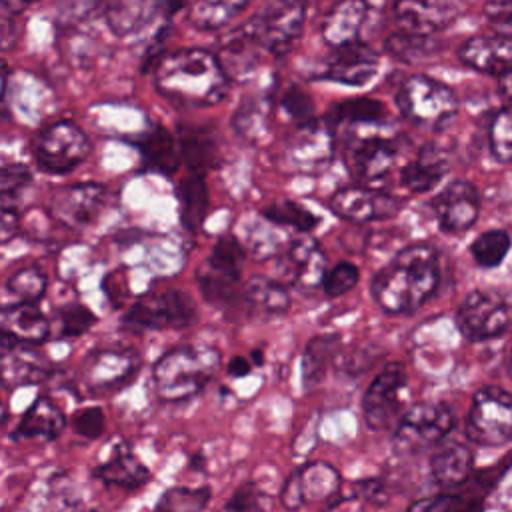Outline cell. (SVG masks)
<instances>
[{"instance_id": "obj_1", "label": "cell", "mask_w": 512, "mask_h": 512, "mask_svg": "<svg viewBox=\"0 0 512 512\" xmlns=\"http://www.w3.org/2000/svg\"><path fill=\"white\" fill-rule=\"evenodd\" d=\"M152 86L160 98L174 106L206 108L226 98L230 78L216 52L184 46L160 56L152 68Z\"/></svg>"}, {"instance_id": "obj_2", "label": "cell", "mask_w": 512, "mask_h": 512, "mask_svg": "<svg viewBox=\"0 0 512 512\" xmlns=\"http://www.w3.org/2000/svg\"><path fill=\"white\" fill-rule=\"evenodd\" d=\"M440 284V258L430 244L398 250L372 278L370 294L388 316H404L426 304Z\"/></svg>"}, {"instance_id": "obj_3", "label": "cell", "mask_w": 512, "mask_h": 512, "mask_svg": "<svg viewBox=\"0 0 512 512\" xmlns=\"http://www.w3.org/2000/svg\"><path fill=\"white\" fill-rule=\"evenodd\" d=\"M222 366L214 346L184 344L164 352L152 366V386L162 402H184L200 394Z\"/></svg>"}, {"instance_id": "obj_4", "label": "cell", "mask_w": 512, "mask_h": 512, "mask_svg": "<svg viewBox=\"0 0 512 512\" xmlns=\"http://www.w3.org/2000/svg\"><path fill=\"white\" fill-rule=\"evenodd\" d=\"M336 156V130L324 120L314 118L298 124L284 138L274 164L288 176H318Z\"/></svg>"}, {"instance_id": "obj_5", "label": "cell", "mask_w": 512, "mask_h": 512, "mask_svg": "<svg viewBox=\"0 0 512 512\" xmlns=\"http://www.w3.org/2000/svg\"><path fill=\"white\" fill-rule=\"evenodd\" d=\"M242 240L234 234H222L210 248L204 262L196 268V284L206 302L214 306H232L242 302V264L246 258Z\"/></svg>"}, {"instance_id": "obj_6", "label": "cell", "mask_w": 512, "mask_h": 512, "mask_svg": "<svg viewBox=\"0 0 512 512\" xmlns=\"http://www.w3.org/2000/svg\"><path fill=\"white\" fill-rule=\"evenodd\" d=\"M198 308L192 296L180 288H152L140 294L122 314V328L130 332L182 330L196 322Z\"/></svg>"}, {"instance_id": "obj_7", "label": "cell", "mask_w": 512, "mask_h": 512, "mask_svg": "<svg viewBox=\"0 0 512 512\" xmlns=\"http://www.w3.org/2000/svg\"><path fill=\"white\" fill-rule=\"evenodd\" d=\"M394 102L402 118L420 128H440L458 114L456 92L426 74H412L402 80Z\"/></svg>"}, {"instance_id": "obj_8", "label": "cell", "mask_w": 512, "mask_h": 512, "mask_svg": "<svg viewBox=\"0 0 512 512\" xmlns=\"http://www.w3.org/2000/svg\"><path fill=\"white\" fill-rule=\"evenodd\" d=\"M92 144L86 132L74 120H56L42 126L30 140L34 164L48 174H68L76 170L90 154Z\"/></svg>"}, {"instance_id": "obj_9", "label": "cell", "mask_w": 512, "mask_h": 512, "mask_svg": "<svg viewBox=\"0 0 512 512\" xmlns=\"http://www.w3.org/2000/svg\"><path fill=\"white\" fill-rule=\"evenodd\" d=\"M402 154V136L384 134L380 128L370 132L346 134L342 142V162L350 176L368 186L386 178Z\"/></svg>"}, {"instance_id": "obj_10", "label": "cell", "mask_w": 512, "mask_h": 512, "mask_svg": "<svg viewBox=\"0 0 512 512\" xmlns=\"http://www.w3.org/2000/svg\"><path fill=\"white\" fill-rule=\"evenodd\" d=\"M454 412L444 402H418L396 420L392 450L396 456H416L442 444L454 428Z\"/></svg>"}, {"instance_id": "obj_11", "label": "cell", "mask_w": 512, "mask_h": 512, "mask_svg": "<svg viewBox=\"0 0 512 512\" xmlns=\"http://www.w3.org/2000/svg\"><path fill=\"white\" fill-rule=\"evenodd\" d=\"M306 22V4L302 2H266L242 28L260 48L272 56L286 54L300 38Z\"/></svg>"}, {"instance_id": "obj_12", "label": "cell", "mask_w": 512, "mask_h": 512, "mask_svg": "<svg viewBox=\"0 0 512 512\" xmlns=\"http://www.w3.org/2000/svg\"><path fill=\"white\" fill-rule=\"evenodd\" d=\"M342 496V474L326 460H310L290 472L280 488V504L296 512L308 504L338 506Z\"/></svg>"}, {"instance_id": "obj_13", "label": "cell", "mask_w": 512, "mask_h": 512, "mask_svg": "<svg viewBox=\"0 0 512 512\" xmlns=\"http://www.w3.org/2000/svg\"><path fill=\"white\" fill-rule=\"evenodd\" d=\"M466 438L480 446H502L512 440V394L498 388H480L466 416Z\"/></svg>"}, {"instance_id": "obj_14", "label": "cell", "mask_w": 512, "mask_h": 512, "mask_svg": "<svg viewBox=\"0 0 512 512\" xmlns=\"http://www.w3.org/2000/svg\"><path fill=\"white\" fill-rule=\"evenodd\" d=\"M144 360L130 346H102L90 350L80 364L82 384L96 394L118 392L134 382Z\"/></svg>"}, {"instance_id": "obj_15", "label": "cell", "mask_w": 512, "mask_h": 512, "mask_svg": "<svg viewBox=\"0 0 512 512\" xmlns=\"http://www.w3.org/2000/svg\"><path fill=\"white\" fill-rule=\"evenodd\" d=\"M402 206L404 200L400 196L364 184L342 186L328 198V208L332 214L354 224L390 220L402 212Z\"/></svg>"}, {"instance_id": "obj_16", "label": "cell", "mask_w": 512, "mask_h": 512, "mask_svg": "<svg viewBox=\"0 0 512 512\" xmlns=\"http://www.w3.org/2000/svg\"><path fill=\"white\" fill-rule=\"evenodd\" d=\"M510 324V306L496 290H472L456 310V326L470 342L500 336Z\"/></svg>"}, {"instance_id": "obj_17", "label": "cell", "mask_w": 512, "mask_h": 512, "mask_svg": "<svg viewBox=\"0 0 512 512\" xmlns=\"http://www.w3.org/2000/svg\"><path fill=\"white\" fill-rule=\"evenodd\" d=\"M108 190L98 182H72L54 188L46 212L66 228H82L96 220L106 206Z\"/></svg>"}, {"instance_id": "obj_18", "label": "cell", "mask_w": 512, "mask_h": 512, "mask_svg": "<svg viewBox=\"0 0 512 512\" xmlns=\"http://www.w3.org/2000/svg\"><path fill=\"white\" fill-rule=\"evenodd\" d=\"M408 382L400 362H388L368 384L362 396V418L366 428L378 432L388 428L400 412V392Z\"/></svg>"}, {"instance_id": "obj_19", "label": "cell", "mask_w": 512, "mask_h": 512, "mask_svg": "<svg viewBox=\"0 0 512 512\" xmlns=\"http://www.w3.org/2000/svg\"><path fill=\"white\" fill-rule=\"evenodd\" d=\"M380 68V56L366 42L358 40L332 48L324 58L314 80H328L344 86H364L368 84Z\"/></svg>"}, {"instance_id": "obj_20", "label": "cell", "mask_w": 512, "mask_h": 512, "mask_svg": "<svg viewBox=\"0 0 512 512\" xmlns=\"http://www.w3.org/2000/svg\"><path fill=\"white\" fill-rule=\"evenodd\" d=\"M278 280L288 288L310 290L322 284L326 274V256L322 248L308 236L290 238L284 252L278 256Z\"/></svg>"}, {"instance_id": "obj_21", "label": "cell", "mask_w": 512, "mask_h": 512, "mask_svg": "<svg viewBox=\"0 0 512 512\" xmlns=\"http://www.w3.org/2000/svg\"><path fill=\"white\" fill-rule=\"evenodd\" d=\"M430 210L442 232L460 234L472 228L480 214V194L474 184L454 180L430 200Z\"/></svg>"}, {"instance_id": "obj_22", "label": "cell", "mask_w": 512, "mask_h": 512, "mask_svg": "<svg viewBox=\"0 0 512 512\" xmlns=\"http://www.w3.org/2000/svg\"><path fill=\"white\" fill-rule=\"evenodd\" d=\"M176 138L188 174L206 176L224 162L222 142L214 128L204 124H178Z\"/></svg>"}, {"instance_id": "obj_23", "label": "cell", "mask_w": 512, "mask_h": 512, "mask_svg": "<svg viewBox=\"0 0 512 512\" xmlns=\"http://www.w3.org/2000/svg\"><path fill=\"white\" fill-rule=\"evenodd\" d=\"M132 146L140 154L142 170L170 178L182 164V154L176 134H172L160 122H150L138 136L132 138Z\"/></svg>"}, {"instance_id": "obj_24", "label": "cell", "mask_w": 512, "mask_h": 512, "mask_svg": "<svg viewBox=\"0 0 512 512\" xmlns=\"http://www.w3.org/2000/svg\"><path fill=\"white\" fill-rule=\"evenodd\" d=\"M184 4L170 2H150V0H116L108 2L102 8L106 26L116 36H132L148 28L158 18H168Z\"/></svg>"}, {"instance_id": "obj_25", "label": "cell", "mask_w": 512, "mask_h": 512, "mask_svg": "<svg viewBox=\"0 0 512 512\" xmlns=\"http://www.w3.org/2000/svg\"><path fill=\"white\" fill-rule=\"evenodd\" d=\"M462 12L456 2H396L394 22L400 32L416 36H434L436 32L450 26Z\"/></svg>"}, {"instance_id": "obj_26", "label": "cell", "mask_w": 512, "mask_h": 512, "mask_svg": "<svg viewBox=\"0 0 512 512\" xmlns=\"http://www.w3.org/2000/svg\"><path fill=\"white\" fill-rule=\"evenodd\" d=\"M458 58L478 72L502 78L512 70V36H472L458 46Z\"/></svg>"}, {"instance_id": "obj_27", "label": "cell", "mask_w": 512, "mask_h": 512, "mask_svg": "<svg viewBox=\"0 0 512 512\" xmlns=\"http://www.w3.org/2000/svg\"><path fill=\"white\" fill-rule=\"evenodd\" d=\"M92 476L104 486H116L122 490H138L150 482V468L136 456L126 442L114 444L110 456L94 466Z\"/></svg>"}, {"instance_id": "obj_28", "label": "cell", "mask_w": 512, "mask_h": 512, "mask_svg": "<svg viewBox=\"0 0 512 512\" xmlns=\"http://www.w3.org/2000/svg\"><path fill=\"white\" fill-rule=\"evenodd\" d=\"M64 428H66L64 410L50 396L40 394L20 416L18 424L10 432V438L14 442H20V440L52 442L60 438Z\"/></svg>"}, {"instance_id": "obj_29", "label": "cell", "mask_w": 512, "mask_h": 512, "mask_svg": "<svg viewBox=\"0 0 512 512\" xmlns=\"http://www.w3.org/2000/svg\"><path fill=\"white\" fill-rule=\"evenodd\" d=\"M0 326H2V338H8L18 344H26V346H36L50 338L52 324L38 304L12 302L2 306Z\"/></svg>"}, {"instance_id": "obj_30", "label": "cell", "mask_w": 512, "mask_h": 512, "mask_svg": "<svg viewBox=\"0 0 512 512\" xmlns=\"http://www.w3.org/2000/svg\"><path fill=\"white\" fill-rule=\"evenodd\" d=\"M50 362L44 360L34 346L18 344L2 338V362L0 374L4 386H28L38 384L50 376Z\"/></svg>"}, {"instance_id": "obj_31", "label": "cell", "mask_w": 512, "mask_h": 512, "mask_svg": "<svg viewBox=\"0 0 512 512\" xmlns=\"http://www.w3.org/2000/svg\"><path fill=\"white\" fill-rule=\"evenodd\" d=\"M448 168L450 160L446 152L438 144L426 142L418 148L414 158L400 168V184L410 194H424L438 186Z\"/></svg>"}, {"instance_id": "obj_32", "label": "cell", "mask_w": 512, "mask_h": 512, "mask_svg": "<svg viewBox=\"0 0 512 512\" xmlns=\"http://www.w3.org/2000/svg\"><path fill=\"white\" fill-rule=\"evenodd\" d=\"M370 4L362 0H344L334 4L320 22V36L330 48L360 40V32L368 20Z\"/></svg>"}, {"instance_id": "obj_33", "label": "cell", "mask_w": 512, "mask_h": 512, "mask_svg": "<svg viewBox=\"0 0 512 512\" xmlns=\"http://www.w3.org/2000/svg\"><path fill=\"white\" fill-rule=\"evenodd\" d=\"M272 92H254L238 102L230 124L236 136H240L250 146H260L270 136V116L274 110Z\"/></svg>"}, {"instance_id": "obj_34", "label": "cell", "mask_w": 512, "mask_h": 512, "mask_svg": "<svg viewBox=\"0 0 512 512\" xmlns=\"http://www.w3.org/2000/svg\"><path fill=\"white\" fill-rule=\"evenodd\" d=\"M474 474V454L462 442H444L430 458V476L436 486L454 490Z\"/></svg>"}, {"instance_id": "obj_35", "label": "cell", "mask_w": 512, "mask_h": 512, "mask_svg": "<svg viewBox=\"0 0 512 512\" xmlns=\"http://www.w3.org/2000/svg\"><path fill=\"white\" fill-rule=\"evenodd\" d=\"M388 118L386 106L382 100L378 98H370V96H358V98H348L342 100L334 106H330L328 114L324 116V120L334 128H356L358 126H368L372 128H380ZM362 128V130H364Z\"/></svg>"}, {"instance_id": "obj_36", "label": "cell", "mask_w": 512, "mask_h": 512, "mask_svg": "<svg viewBox=\"0 0 512 512\" xmlns=\"http://www.w3.org/2000/svg\"><path fill=\"white\" fill-rule=\"evenodd\" d=\"M342 348L340 334H316L312 336L302 350V388L306 392L314 390L326 378L330 366Z\"/></svg>"}, {"instance_id": "obj_37", "label": "cell", "mask_w": 512, "mask_h": 512, "mask_svg": "<svg viewBox=\"0 0 512 512\" xmlns=\"http://www.w3.org/2000/svg\"><path fill=\"white\" fill-rule=\"evenodd\" d=\"M176 200H178V218L182 228L188 234H198L210 206L208 186L204 176L198 174H186L176 184Z\"/></svg>"}, {"instance_id": "obj_38", "label": "cell", "mask_w": 512, "mask_h": 512, "mask_svg": "<svg viewBox=\"0 0 512 512\" xmlns=\"http://www.w3.org/2000/svg\"><path fill=\"white\" fill-rule=\"evenodd\" d=\"M242 302L252 314L280 316L290 308V290L278 278L252 276L242 286Z\"/></svg>"}, {"instance_id": "obj_39", "label": "cell", "mask_w": 512, "mask_h": 512, "mask_svg": "<svg viewBox=\"0 0 512 512\" xmlns=\"http://www.w3.org/2000/svg\"><path fill=\"white\" fill-rule=\"evenodd\" d=\"M216 56L224 72L228 74V78L234 80V78L248 76L258 66L260 48L252 42V38L246 34V30L240 24L220 40V48Z\"/></svg>"}, {"instance_id": "obj_40", "label": "cell", "mask_w": 512, "mask_h": 512, "mask_svg": "<svg viewBox=\"0 0 512 512\" xmlns=\"http://www.w3.org/2000/svg\"><path fill=\"white\" fill-rule=\"evenodd\" d=\"M484 492L468 478L454 490H442L432 496L414 500L408 512H482Z\"/></svg>"}, {"instance_id": "obj_41", "label": "cell", "mask_w": 512, "mask_h": 512, "mask_svg": "<svg viewBox=\"0 0 512 512\" xmlns=\"http://www.w3.org/2000/svg\"><path fill=\"white\" fill-rule=\"evenodd\" d=\"M240 240H242L246 252L260 262L278 258L290 242V238H286V234H284V228L268 222L262 216L258 220H252L246 224Z\"/></svg>"}, {"instance_id": "obj_42", "label": "cell", "mask_w": 512, "mask_h": 512, "mask_svg": "<svg viewBox=\"0 0 512 512\" xmlns=\"http://www.w3.org/2000/svg\"><path fill=\"white\" fill-rule=\"evenodd\" d=\"M440 50H442V44L434 40V36H416V34L396 30L384 38V52L406 64L430 60Z\"/></svg>"}, {"instance_id": "obj_43", "label": "cell", "mask_w": 512, "mask_h": 512, "mask_svg": "<svg viewBox=\"0 0 512 512\" xmlns=\"http://www.w3.org/2000/svg\"><path fill=\"white\" fill-rule=\"evenodd\" d=\"M260 216L266 218L268 222L280 226V228H292L296 232H300L302 236L316 230L320 224V216L314 214L310 208H306L300 202L282 198V200H274L272 204H266L260 210Z\"/></svg>"}, {"instance_id": "obj_44", "label": "cell", "mask_w": 512, "mask_h": 512, "mask_svg": "<svg viewBox=\"0 0 512 512\" xmlns=\"http://www.w3.org/2000/svg\"><path fill=\"white\" fill-rule=\"evenodd\" d=\"M248 8V2L220 0V2H196L188 6V22L202 32H214L230 24L238 14Z\"/></svg>"}, {"instance_id": "obj_45", "label": "cell", "mask_w": 512, "mask_h": 512, "mask_svg": "<svg viewBox=\"0 0 512 512\" xmlns=\"http://www.w3.org/2000/svg\"><path fill=\"white\" fill-rule=\"evenodd\" d=\"M212 500L210 486H170L148 512H204Z\"/></svg>"}, {"instance_id": "obj_46", "label": "cell", "mask_w": 512, "mask_h": 512, "mask_svg": "<svg viewBox=\"0 0 512 512\" xmlns=\"http://www.w3.org/2000/svg\"><path fill=\"white\" fill-rule=\"evenodd\" d=\"M46 288H48V276L34 266L14 270L4 282L6 294H10L14 302H24V304H36L46 294Z\"/></svg>"}, {"instance_id": "obj_47", "label": "cell", "mask_w": 512, "mask_h": 512, "mask_svg": "<svg viewBox=\"0 0 512 512\" xmlns=\"http://www.w3.org/2000/svg\"><path fill=\"white\" fill-rule=\"evenodd\" d=\"M510 250V236L504 230H486L470 244L472 260L482 268H494L504 262Z\"/></svg>"}, {"instance_id": "obj_48", "label": "cell", "mask_w": 512, "mask_h": 512, "mask_svg": "<svg viewBox=\"0 0 512 512\" xmlns=\"http://www.w3.org/2000/svg\"><path fill=\"white\" fill-rule=\"evenodd\" d=\"M58 322V340H74L86 334L96 322L98 316L82 302H66L56 312Z\"/></svg>"}, {"instance_id": "obj_49", "label": "cell", "mask_w": 512, "mask_h": 512, "mask_svg": "<svg viewBox=\"0 0 512 512\" xmlns=\"http://www.w3.org/2000/svg\"><path fill=\"white\" fill-rule=\"evenodd\" d=\"M488 144L492 156L506 164L512 162V104L500 108L488 128Z\"/></svg>"}, {"instance_id": "obj_50", "label": "cell", "mask_w": 512, "mask_h": 512, "mask_svg": "<svg viewBox=\"0 0 512 512\" xmlns=\"http://www.w3.org/2000/svg\"><path fill=\"white\" fill-rule=\"evenodd\" d=\"M32 172L26 164L4 162L0 170V198L2 208H16V200L30 186Z\"/></svg>"}, {"instance_id": "obj_51", "label": "cell", "mask_w": 512, "mask_h": 512, "mask_svg": "<svg viewBox=\"0 0 512 512\" xmlns=\"http://www.w3.org/2000/svg\"><path fill=\"white\" fill-rule=\"evenodd\" d=\"M360 282V270L354 262L348 260H340L334 266H330L322 278V292L328 298H338L348 294L350 290H354Z\"/></svg>"}, {"instance_id": "obj_52", "label": "cell", "mask_w": 512, "mask_h": 512, "mask_svg": "<svg viewBox=\"0 0 512 512\" xmlns=\"http://www.w3.org/2000/svg\"><path fill=\"white\" fill-rule=\"evenodd\" d=\"M280 106L284 108V112L298 124H306L310 120H314V102L308 96L306 90H302L298 84H290L282 96H280Z\"/></svg>"}, {"instance_id": "obj_53", "label": "cell", "mask_w": 512, "mask_h": 512, "mask_svg": "<svg viewBox=\"0 0 512 512\" xmlns=\"http://www.w3.org/2000/svg\"><path fill=\"white\" fill-rule=\"evenodd\" d=\"M70 426L78 436L86 440H96L106 430V414L100 406H84L72 414Z\"/></svg>"}, {"instance_id": "obj_54", "label": "cell", "mask_w": 512, "mask_h": 512, "mask_svg": "<svg viewBox=\"0 0 512 512\" xmlns=\"http://www.w3.org/2000/svg\"><path fill=\"white\" fill-rule=\"evenodd\" d=\"M262 496L264 494L258 484L244 482L230 494V498L218 512H260Z\"/></svg>"}, {"instance_id": "obj_55", "label": "cell", "mask_w": 512, "mask_h": 512, "mask_svg": "<svg viewBox=\"0 0 512 512\" xmlns=\"http://www.w3.org/2000/svg\"><path fill=\"white\" fill-rule=\"evenodd\" d=\"M352 498L354 500H364V502L374 504V506H382V504H386L388 494H386V486L380 478H360L350 486L348 494L340 496V502L342 500H352Z\"/></svg>"}, {"instance_id": "obj_56", "label": "cell", "mask_w": 512, "mask_h": 512, "mask_svg": "<svg viewBox=\"0 0 512 512\" xmlns=\"http://www.w3.org/2000/svg\"><path fill=\"white\" fill-rule=\"evenodd\" d=\"M484 18L494 34L512 36V2H488L484 6Z\"/></svg>"}, {"instance_id": "obj_57", "label": "cell", "mask_w": 512, "mask_h": 512, "mask_svg": "<svg viewBox=\"0 0 512 512\" xmlns=\"http://www.w3.org/2000/svg\"><path fill=\"white\" fill-rule=\"evenodd\" d=\"M16 230H18V210L16 208H2V214H0V236H2V240L8 242Z\"/></svg>"}, {"instance_id": "obj_58", "label": "cell", "mask_w": 512, "mask_h": 512, "mask_svg": "<svg viewBox=\"0 0 512 512\" xmlns=\"http://www.w3.org/2000/svg\"><path fill=\"white\" fill-rule=\"evenodd\" d=\"M252 368L254 366H252V362L248 358L232 356L228 360V364H226V374L232 376V378H244V376H248L252 372Z\"/></svg>"}, {"instance_id": "obj_59", "label": "cell", "mask_w": 512, "mask_h": 512, "mask_svg": "<svg viewBox=\"0 0 512 512\" xmlns=\"http://www.w3.org/2000/svg\"><path fill=\"white\" fill-rule=\"evenodd\" d=\"M500 90L512 102V70L500 78Z\"/></svg>"}, {"instance_id": "obj_60", "label": "cell", "mask_w": 512, "mask_h": 512, "mask_svg": "<svg viewBox=\"0 0 512 512\" xmlns=\"http://www.w3.org/2000/svg\"><path fill=\"white\" fill-rule=\"evenodd\" d=\"M190 466H192L194 470H204V456H202V454H194V456L190 458Z\"/></svg>"}, {"instance_id": "obj_61", "label": "cell", "mask_w": 512, "mask_h": 512, "mask_svg": "<svg viewBox=\"0 0 512 512\" xmlns=\"http://www.w3.org/2000/svg\"><path fill=\"white\" fill-rule=\"evenodd\" d=\"M250 358H252V362L254 364H262V350H252V354H250Z\"/></svg>"}, {"instance_id": "obj_62", "label": "cell", "mask_w": 512, "mask_h": 512, "mask_svg": "<svg viewBox=\"0 0 512 512\" xmlns=\"http://www.w3.org/2000/svg\"><path fill=\"white\" fill-rule=\"evenodd\" d=\"M508 372L512 376V350H510V358H508Z\"/></svg>"}, {"instance_id": "obj_63", "label": "cell", "mask_w": 512, "mask_h": 512, "mask_svg": "<svg viewBox=\"0 0 512 512\" xmlns=\"http://www.w3.org/2000/svg\"><path fill=\"white\" fill-rule=\"evenodd\" d=\"M88 512H98V510H88Z\"/></svg>"}]
</instances>
